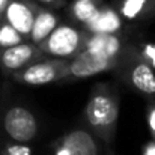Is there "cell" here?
<instances>
[{
  "label": "cell",
  "mask_w": 155,
  "mask_h": 155,
  "mask_svg": "<svg viewBox=\"0 0 155 155\" xmlns=\"http://www.w3.org/2000/svg\"><path fill=\"white\" fill-rule=\"evenodd\" d=\"M119 116V101L107 87L95 89L84 108V119L89 128L105 142H110Z\"/></svg>",
  "instance_id": "6da1fadb"
},
{
  "label": "cell",
  "mask_w": 155,
  "mask_h": 155,
  "mask_svg": "<svg viewBox=\"0 0 155 155\" xmlns=\"http://www.w3.org/2000/svg\"><path fill=\"white\" fill-rule=\"evenodd\" d=\"M87 33L72 26H56L53 32L38 45L41 53L54 59L69 60L84 48Z\"/></svg>",
  "instance_id": "7a4b0ae2"
},
{
  "label": "cell",
  "mask_w": 155,
  "mask_h": 155,
  "mask_svg": "<svg viewBox=\"0 0 155 155\" xmlns=\"http://www.w3.org/2000/svg\"><path fill=\"white\" fill-rule=\"evenodd\" d=\"M12 77L18 83L41 86L48 84L68 77V60L65 59H50V60H33L23 66L21 69L12 72Z\"/></svg>",
  "instance_id": "3957f363"
},
{
  "label": "cell",
  "mask_w": 155,
  "mask_h": 155,
  "mask_svg": "<svg viewBox=\"0 0 155 155\" xmlns=\"http://www.w3.org/2000/svg\"><path fill=\"white\" fill-rule=\"evenodd\" d=\"M3 130L14 142L27 143L35 139L38 122L35 114L26 107L12 105L3 114Z\"/></svg>",
  "instance_id": "277c9868"
},
{
  "label": "cell",
  "mask_w": 155,
  "mask_h": 155,
  "mask_svg": "<svg viewBox=\"0 0 155 155\" xmlns=\"http://www.w3.org/2000/svg\"><path fill=\"white\" fill-rule=\"evenodd\" d=\"M117 57H107L100 53L83 48L78 54L68 60V77L66 78H87L100 72L114 68Z\"/></svg>",
  "instance_id": "5b68a950"
},
{
  "label": "cell",
  "mask_w": 155,
  "mask_h": 155,
  "mask_svg": "<svg viewBox=\"0 0 155 155\" xmlns=\"http://www.w3.org/2000/svg\"><path fill=\"white\" fill-rule=\"evenodd\" d=\"M54 155H98V143L91 131L77 128L56 143Z\"/></svg>",
  "instance_id": "8992f818"
},
{
  "label": "cell",
  "mask_w": 155,
  "mask_h": 155,
  "mask_svg": "<svg viewBox=\"0 0 155 155\" xmlns=\"http://www.w3.org/2000/svg\"><path fill=\"white\" fill-rule=\"evenodd\" d=\"M44 54L39 47L32 42H20L11 47H5L0 50V66L6 72H15L26 66L27 63L41 59Z\"/></svg>",
  "instance_id": "52a82bcc"
},
{
  "label": "cell",
  "mask_w": 155,
  "mask_h": 155,
  "mask_svg": "<svg viewBox=\"0 0 155 155\" xmlns=\"http://www.w3.org/2000/svg\"><path fill=\"white\" fill-rule=\"evenodd\" d=\"M35 12H36V8L29 5L24 0H9L2 20L11 24L23 38H29Z\"/></svg>",
  "instance_id": "ba28073f"
},
{
  "label": "cell",
  "mask_w": 155,
  "mask_h": 155,
  "mask_svg": "<svg viewBox=\"0 0 155 155\" xmlns=\"http://www.w3.org/2000/svg\"><path fill=\"white\" fill-rule=\"evenodd\" d=\"M84 26L89 33H116L122 27V20L111 8L100 6L94 18Z\"/></svg>",
  "instance_id": "9c48e42d"
},
{
  "label": "cell",
  "mask_w": 155,
  "mask_h": 155,
  "mask_svg": "<svg viewBox=\"0 0 155 155\" xmlns=\"http://www.w3.org/2000/svg\"><path fill=\"white\" fill-rule=\"evenodd\" d=\"M120 39L116 33H87L84 48L107 57H117L120 53Z\"/></svg>",
  "instance_id": "30bf717a"
},
{
  "label": "cell",
  "mask_w": 155,
  "mask_h": 155,
  "mask_svg": "<svg viewBox=\"0 0 155 155\" xmlns=\"http://www.w3.org/2000/svg\"><path fill=\"white\" fill-rule=\"evenodd\" d=\"M59 24V18L56 14H53L48 9H36L35 12V18H33V24H32V30H30V42L35 45H39L50 33L53 29Z\"/></svg>",
  "instance_id": "8fae6325"
},
{
  "label": "cell",
  "mask_w": 155,
  "mask_h": 155,
  "mask_svg": "<svg viewBox=\"0 0 155 155\" xmlns=\"http://www.w3.org/2000/svg\"><path fill=\"white\" fill-rule=\"evenodd\" d=\"M131 83L145 95H155V74L146 62L137 63L131 71Z\"/></svg>",
  "instance_id": "7c38bea8"
},
{
  "label": "cell",
  "mask_w": 155,
  "mask_h": 155,
  "mask_svg": "<svg viewBox=\"0 0 155 155\" xmlns=\"http://www.w3.org/2000/svg\"><path fill=\"white\" fill-rule=\"evenodd\" d=\"M100 9V0H74L71 5V14L72 17L83 24H87L97 11Z\"/></svg>",
  "instance_id": "4fadbf2b"
},
{
  "label": "cell",
  "mask_w": 155,
  "mask_h": 155,
  "mask_svg": "<svg viewBox=\"0 0 155 155\" xmlns=\"http://www.w3.org/2000/svg\"><path fill=\"white\" fill-rule=\"evenodd\" d=\"M23 41H24V38L11 24H8L5 20L3 21L0 20V48L11 47V45L20 44Z\"/></svg>",
  "instance_id": "5bb4252c"
},
{
  "label": "cell",
  "mask_w": 155,
  "mask_h": 155,
  "mask_svg": "<svg viewBox=\"0 0 155 155\" xmlns=\"http://www.w3.org/2000/svg\"><path fill=\"white\" fill-rule=\"evenodd\" d=\"M151 0H124L120 12L125 18L134 20L139 15H142L146 9V6L149 5Z\"/></svg>",
  "instance_id": "9a60e30c"
},
{
  "label": "cell",
  "mask_w": 155,
  "mask_h": 155,
  "mask_svg": "<svg viewBox=\"0 0 155 155\" xmlns=\"http://www.w3.org/2000/svg\"><path fill=\"white\" fill-rule=\"evenodd\" d=\"M0 155H32V149L29 146H26V143H12V145H8Z\"/></svg>",
  "instance_id": "2e32d148"
},
{
  "label": "cell",
  "mask_w": 155,
  "mask_h": 155,
  "mask_svg": "<svg viewBox=\"0 0 155 155\" xmlns=\"http://www.w3.org/2000/svg\"><path fill=\"white\" fill-rule=\"evenodd\" d=\"M143 57L146 59V63H149L151 66H155V45H146L143 48Z\"/></svg>",
  "instance_id": "e0dca14e"
},
{
  "label": "cell",
  "mask_w": 155,
  "mask_h": 155,
  "mask_svg": "<svg viewBox=\"0 0 155 155\" xmlns=\"http://www.w3.org/2000/svg\"><path fill=\"white\" fill-rule=\"evenodd\" d=\"M148 125H149L151 134L155 140V103H152L148 108Z\"/></svg>",
  "instance_id": "ac0fdd59"
},
{
  "label": "cell",
  "mask_w": 155,
  "mask_h": 155,
  "mask_svg": "<svg viewBox=\"0 0 155 155\" xmlns=\"http://www.w3.org/2000/svg\"><path fill=\"white\" fill-rule=\"evenodd\" d=\"M143 155H155V140L149 142V143H148V145L145 146Z\"/></svg>",
  "instance_id": "d6986e66"
},
{
  "label": "cell",
  "mask_w": 155,
  "mask_h": 155,
  "mask_svg": "<svg viewBox=\"0 0 155 155\" xmlns=\"http://www.w3.org/2000/svg\"><path fill=\"white\" fill-rule=\"evenodd\" d=\"M42 5H47V6H62L65 0H36Z\"/></svg>",
  "instance_id": "ffe728a7"
},
{
  "label": "cell",
  "mask_w": 155,
  "mask_h": 155,
  "mask_svg": "<svg viewBox=\"0 0 155 155\" xmlns=\"http://www.w3.org/2000/svg\"><path fill=\"white\" fill-rule=\"evenodd\" d=\"M8 3H9V0H0V20L3 18V12H5Z\"/></svg>",
  "instance_id": "44dd1931"
}]
</instances>
